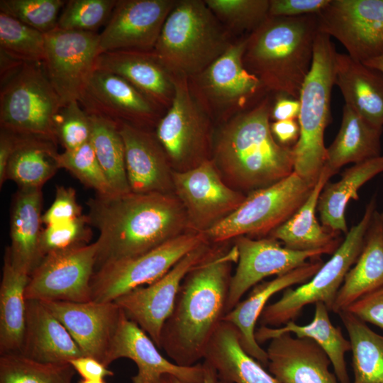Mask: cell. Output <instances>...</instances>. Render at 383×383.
<instances>
[{
    "mask_svg": "<svg viewBox=\"0 0 383 383\" xmlns=\"http://www.w3.org/2000/svg\"><path fill=\"white\" fill-rule=\"evenodd\" d=\"M87 204L89 224L99 233L94 272L190 231L185 209L174 194H96Z\"/></svg>",
    "mask_w": 383,
    "mask_h": 383,
    "instance_id": "1",
    "label": "cell"
},
{
    "mask_svg": "<svg viewBox=\"0 0 383 383\" xmlns=\"http://www.w3.org/2000/svg\"><path fill=\"white\" fill-rule=\"evenodd\" d=\"M238 260L235 245L228 250L218 248L184 278L160 338V349L174 363L190 367L204 360L226 314L232 265Z\"/></svg>",
    "mask_w": 383,
    "mask_h": 383,
    "instance_id": "2",
    "label": "cell"
},
{
    "mask_svg": "<svg viewBox=\"0 0 383 383\" xmlns=\"http://www.w3.org/2000/svg\"><path fill=\"white\" fill-rule=\"evenodd\" d=\"M271 98L221 123L212 141L211 160L231 188L250 193L294 172L293 147L279 144L270 130Z\"/></svg>",
    "mask_w": 383,
    "mask_h": 383,
    "instance_id": "3",
    "label": "cell"
},
{
    "mask_svg": "<svg viewBox=\"0 0 383 383\" xmlns=\"http://www.w3.org/2000/svg\"><path fill=\"white\" fill-rule=\"evenodd\" d=\"M318 33L317 14L268 16L246 37L244 66L267 92L299 99Z\"/></svg>",
    "mask_w": 383,
    "mask_h": 383,
    "instance_id": "4",
    "label": "cell"
},
{
    "mask_svg": "<svg viewBox=\"0 0 383 383\" xmlns=\"http://www.w3.org/2000/svg\"><path fill=\"white\" fill-rule=\"evenodd\" d=\"M233 43L231 33L204 0H177L153 52L174 76L192 77Z\"/></svg>",
    "mask_w": 383,
    "mask_h": 383,
    "instance_id": "5",
    "label": "cell"
},
{
    "mask_svg": "<svg viewBox=\"0 0 383 383\" xmlns=\"http://www.w3.org/2000/svg\"><path fill=\"white\" fill-rule=\"evenodd\" d=\"M336 50L331 37L318 31L310 71L300 92L299 137L293 147L294 172L314 185L325 166L324 133L331 121Z\"/></svg>",
    "mask_w": 383,
    "mask_h": 383,
    "instance_id": "6",
    "label": "cell"
},
{
    "mask_svg": "<svg viewBox=\"0 0 383 383\" xmlns=\"http://www.w3.org/2000/svg\"><path fill=\"white\" fill-rule=\"evenodd\" d=\"M376 210V200L373 197L367 204L360 221L348 231L331 257L322 265L310 280L294 289H284L279 300L265 307L259 318L261 326H279L295 321L303 309L311 304L322 302L330 311H332L345 275L361 252Z\"/></svg>",
    "mask_w": 383,
    "mask_h": 383,
    "instance_id": "7",
    "label": "cell"
},
{
    "mask_svg": "<svg viewBox=\"0 0 383 383\" xmlns=\"http://www.w3.org/2000/svg\"><path fill=\"white\" fill-rule=\"evenodd\" d=\"M62 106L43 63H24L1 80V128L57 143L55 118Z\"/></svg>",
    "mask_w": 383,
    "mask_h": 383,
    "instance_id": "8",
    "label": "cell"
},
{
    "mask_svg": "<svg viewBox=\"0 0 383 383\" xmlns=\"http://www.w3.org/2000/svg\"><path fill=\"white\" fill-rule=\"evenodd\" d=\"M246 37L230 47L199 74L189 78L190 89L211 120L222 123L257 104L267 91L244 66Z\"/></svg>",
    "mask_w": 383,
    "mask_h": 383,
    "instance_id": "9",
    "label": "cell"
},
{
    "mask_svg": "<svg viewBox=\"0 0 383 383\" xmlns=\"http://www.w3.org/2000/svg\"><path fill=\"white\" fill-rule=\"evenodd\" d=\"M314 185L294 172L271 186L249 193L235 211L204 234L213 243L239 236H268L297 211Z\"/></svg>",
    "mask_w": 383,
    "mask_h": 383,
    "instance_id": "10",
    "label": "cell"
},
{
    "mask_svg": "<svg viewBox=\"0 0 383 383\" xmlns=\"http://www.w3.org/2000/svg\"><path fill=\"white\" fill-rule=\"evenodd\" d=\"M170 107L156 125L155 135L176 172L211 159V119L193 95L187 77L174 76Z\"/></svg>",
    "mask_w": 383,
    "mask_h": 383,
    "instance_id": "11",
    "label": "cell"
},
{
    "mask_svg": "<svg viewBox=\"0 0 383 383\" xmlns=\"http://www.w3.org/2000/svg\"><path fill=\"white\" fill-rule=\"evenodd\" d=\"M205 243L209 242L204 233L187 231L144 254L100 267L91 281L92 301H114L131 290L157 281Z\"/></svg>",
    "mask_w": 383,
    "mask_h": 383,
    "instance_id": "12",
    "label": "cell"
},
{
    "mask_svg": "<svg viewBox=\"0 0 383 383\" xmlns=\"http://www.w3.org/2000/svg\"><path fill=\"white\" fill-rule=\"evenodd\" d=\"M97 252L96 242L50 252L30 274L26 299L40 301H92L91 281Z\"/></svg>",
    "mask_w": 383,
    "mask_h": 383,
    "instance_id": "13",
    "label": "cell"
},
{
    "mask_svg": "<svg viewBox=\"0 0 383 383\" xmlns=\"http://www.w3.org/2000/svg\"><path fill=\"white\" fill-rule=\"evenodd\" d=\"M172 179L190 231L204 233L235 211L247 196L225 182L211 159L187 171H173Z\"/></svg>",
    "mask_w": 383,
    "mask_h": 383,
    "instance_id": "14",
    "label": "cell"
},
{
    "mask_svg": "<svg viewBox=\"0 0 383 383\" xmlns=\"http://www.w3.org/2000/svg\"><path fill=\"white\" fill-rule=\"evenodd\" d=\"M210 243L197 247L157 281L131 290L114 302L128 318L143 329L160 349L162 327L174 308L181 284L196 265L215 252Z\"/></svg>",
    "mask_w": 383,
    "mask_h": 383,
    "instance_id": "15",
    "label": "cell"
},
{
    "mask_svg": "<svg viewBox=\"0 0 383 383\" xmlns=\"http://www.w3.org/2000/svg\"><path fill=\"white\" fill-rule=\"evenodd\" d=\"M318 23V31L340 41L353 60L383 55V0H330Z\"/></svg>",
    "mask_w": 383,
    "mask_h": 383,
    "instance_id": "16",
    "label": "cell"
},
{
    "mask_svg": "<svg viewBox=\"0 0 383 383\" xmlns=\"http://www.w3.org/2000/svg\"><path fill=\"white\" fill-rule=\"evenodd\" d=\"M45 37L47 77L63 105L77 101L100 54L99 35L56 27Z\"/></svg>",
    "mask_w": 383,
    "mask_h": 383,
    "instance_id": "17",
    "label": "cell"
},
{
    "mask_svg": "<svg viewBox=\"0 0 383 383\" xmlns=\"http://www.w3.org/2000/svg\"><path fill=\"white\" fill-rule=\"evenodd\" d=\"M77 101L89 115L147 130L156 126L162 111L123 78L98 70L89 75Z\"/></svg>",
    "mask_w": 383,
    "mask_h": 383,
    "instance_id": "18",
    "label": "cell"
},
{
    "mask_svg": "<svg viewBox=\"0 0 383 383\" xmlns=\"http://www.w3.org/2000/svg\"><path fill=\"white\" fill-rule=\"evenodd\" d=\"M234 245L238 251V260L231 278L226 313L264 278L287 273L311 260L328 254L324 250H292L268 236L259 238L239 236L235 238Z\"/></svg>",
    "mask_w": 383,
    "mask_h": 383,
    "instance_id": "19",
    "label": "cell"
},
{
    "mask_svg": "<svg viewBox=\"0 0 383 383\" xmlns=\"http://www.w3.org/2000/svg\"><path fill=\"white\" fill-rule=\"evenodd\" d=\"M177 0H117L99 35L100 53L152 51Z\"/></svg>",
    "mask_w": 383,
    "mask_h": 383,
    "instance_id": "20",
    "label": "cell"
},
{
    "mask_svg": "<svg viewBox=\"0 0 383 383\" xmlns=\"http://www.w3.org/2000/svg\"><path fill=\"white\" fill-rule=\"evenodd\" d=\"M150 336L122 311L113 336L109 356V365L120 358L132 360L137 373L132 383H162L164 377L171 374L182 383H204L203 363L185 367L163 357Z\"/></svg>",
    "mask_w": 383,
    "mask_h": 383,
    "instance_id": "21",
    "label": "cell"
},
{
    "mask_svg": "<svg viewBox=\"0 0 383 383\" xmlns=\"http://www.w3.org/2000/svg\"><path fill=\"white\" fill-rule=\"evenodd\" d=\"M42 302L67 328L83 356L109 366L111 343L122 311L114 301Z\"/></svg>",
    "mask_w": 383,
    "mask_h": 383,
    "instance_id": "22",
    "label": "cell"
},
{
    "mask_svg": "<svg viewBox=\"0 0 383 383\" xmlns=\"http://www.w3.org/2000/svg\"><path fill=\"white\" fill-rule=\"evenodd\" d=\"M118 128L131 192L174 194L173 170L155 133L126 123L118 125Z\"/></svg>",
    "mask_w": 383,
    "mask_h": 383,
    "instance_id": "23",
    "label": "cell"
},
{
    "mask_svg": "<svg viewBox=\"0 0 383 383\" xmlns=\"http://www.w3.org/2000/svg\"><path fill=\"white\" fill-rule=\"evenodd\" d=\"M266 351L268 372L281 383H340L328 356L312 339L284 333L270 340Z\"/></svg>",
    "mask_w": 383,
    "mask_h": 383,
    "instance_id": "24",
    "label": "cell"
},
{
    "mask_svg": "<svg viewBox=\"0 0 383 383\" xmlns=\"http://www.w3.org/2000/svg\"><path fill=\"white\" fill-rule=\"evenodd\" d=\"M94 70L116 74L135 87L161 110L173 101V74L152 51L116 50L100 53Z\"/></svg>",
    "mask_w": 383,
    "mask_h": 383,
    "instance_id": "25",
    "label": "cell"
},
{
    "mask_svg": "<svg viewBox=\"0 0 383 383\" xmlns=\"http://www.w3.org/2000/svg\"><path fill=\"white\" fill-rule=\"evenodd\" d=\"M323 262L320 258L311 260L304 265L287 273L278 275L270 281L255 286L249 296L226 313L223 321L233 324L238 331L243 349L264 367L268 365L265 350L256 341L255 326L267 306L268 300L276 293L310 279Z\"/></svg>",
    "mask_w": 383,
    "mask_h": 383,
    "instance_id": "26",
    "label": "cell"
},
{
    "mask_svg": "<svg viewBox=\"0 0 383 383\" xmlns=\"http://www.w3.org/2000/svg\"><path fill=\"white\" fill-rule=\"evenodd\" d=\"M45 363H70L83 356L64 325L38 300L26 299V327L20 353Z\"/></svg>",
    "mask_w": 383,
    "mask_h": 383,
    "instance_id": "27",
    "label": "cell"
},
{
    "mask_svg": "<svg viewBox=\"0 0 383 383\" xmlns=\"http://www.w3.org/2000/svg\"><path fill=\"white\" fill-rule=\"evenodd\" d=\"M42 204V188H19L11 210V245L6 251L13 265L29 276L43 259L40 250Z\"/></svg>",
    "mask_w": 383,
    "mask_h": 383,
    "instance_id": "28",
    "label": "cell"
},
{
    "mask_svg": "<svg viewBox=\"0 0 383 383\" xmlns=\"http://www.w3.org/2000/svg\"><path fill=\"white\" fill-rule=\"evenodd\" d=\"M335 84L346 105L370 123L383 128V73L355 60L348 54H335Z\"/></svg>",
    "mask_w": 383,
    "mask_h": 383,
    "instance_id": "29",
    "label": "cell"
},
{
    "mask_svg": "<svg viewBox=\"0 0 383 383\" xmlns=\"http://www.w3.org/2000/svg\"><path fill=\"white\" fill-rule=\"evenodd\" d=\"M324 166L310 194L297 211L268 237L281 242L284 247L299 251L324 250L333 254L342 243L338 233L321 225L316 218L320 194L332 177Z\"/></svg>",
    "mask_w": 383,
    "mask_h": 383,
    "instance_id": "30",
    "label": "cell"
},
{
    "mask_svg": "<svg viewBox=\"0 0 383 383\" xmlns=\"http://www.w3.org/2000/svg\"><path fill=\"white\" fill-rule=\"evenodd\" d=\"M238 331L223 321L206 350L203 361L216 371L219 381L226 383H281L241 347Z\"/></svg>",
    "mask_w": 383,
    "mask_h": 383,
    "instance_id": "31",
    "label": "cell"
},
{
    "mask_svg": "<svg viewBox=\"0 0 383 383\" xmlns=\"http://www.w3.org/2000/svg\"><path fill=\"white\" fill-rule=\"evenodd\" d=\"M383 286V222L376 210L361 252L345 275L332 308L339 313L365 294Z\"/></svg>",
    "mask_w": 383,
    "mask_h": 383,
    "instance_id": "32",
    "label": "cell"
},
{
    "mask_svg": "<svg viewBox=\"0 0 383 383\" xmlns=\"http://www.w3.org/2000/svg\"><path fill=\"white\" fill-rule=\"evenodd\" d=\"M329 312L323 303L318 302L315 304L313 318L309 323L299 325L294 321H290L278 328L261 326L255 332L256 341L260 345L284 333L312 339L328 356L340 383H350L345 354L350 351V343L344 337L341 328L333 325Z\"/></svg>",
    "mask_w": 383,
    "mask_h": 383,
    "instance_id": "33",
    "label": "cell"
},
{
    "mask_svg": "<svg viewBox=\"0 0 383 383\" xmlns=\"http://www.w3.org/2000/svg\"><path fill=\"white\" fill-rule=\"evenodd\" d=\"M383 172V155L354 164L341 178L326 183L318 201L317 211L321 224L328 231L346 235L348 232L345 211L349 201L357 200L358 190L366 182Z\"/></svg>",
    "mask_w": 383,
    "mask_h": 383,
    "instance_id": "34",
    "label": "cell"
},
{
    "mask_svg": "<svg viewBox=\"0 0 383 383\" xmlns=\"http://www.w3.org/2000/svg\"><path fill=\"white\" fill-rule=\"evenodd\" d=\"M382 131L345 104L338 133L327 148L325 166L334 175L347 164L380 156Z\"/></svg>",
    "mask_w": 383,
    "mask_h": 383,
    "instance_id": "35",
    "label": "cell"
},
{
    "mask_svg": "<svg viewBox=\"0 0 383 383\" xmlns=\"http://www.w3.org/2000/svg\"><path fill=\"white\" fill-rule=\"evenodd\" d=\"M14 147L6 179L19 188H42L59 169L56 142L43 137L13 133Z\"/></svg>",
    "mask_w": 383,
    "mask_h": 383,
    "instance_id": "36",
    "label": "cell"
},
{
    "mask_svg": "<svg viewBox=\"0 0 383 383\" xmlns=\"http://www.w3.org/2000/svg\"><path fill=\"white\" fill-rule=\"evenodd\" d=\"M29 275L15 267L6 251L0 286V354H20L26 314Z\"/></svg>",
    "mask_w": 383,
    "mask_h": 383,
    "instance_id": "37",
    "label": "cell"
},
{
    "mask_svg": "<svg viewBox=\"0 0 383 383\" xmlns=\"http://www.w3.org/2000/svg\"><path fill=\"white\" fill-rule=\"evenodd\" d=\"M338 314L350 343L353 383H383V335L347 310Z\"/></svg>",
    "mask_w": 383,
    "mask_h": 383,
    "instance_id": "38",
    "label": "cell"
},
{
    "mask_svg": "<svg viewBox=\"0 0 383 383\" xmlns=\"http://www.w3.org/2000/svg\"><path fill=\"white\" fill-rule=\"evenodd\" d=\"M89 116L91 125L90 142L113 193L131 192L126 175L124 144L118 126L106 118Z\"/></svg>",
    "mask_w": 383,
    "mask_h": 383,
    "instance_id": "39",
    "label": "cell"
},
{
    "mask_svg": "<svg viewBox=\"0 0 383 383\" xmlns=\"http://www.w3.org/2000/svg\"><path fill=\"white\" fill-rule=\"evenodd\" d=\"M70 363H45L21 354L0 356V383H72Z\"/></svg>",
    "mask_w": 383,
    "mask_h": 383,
    "instance_id": "40",
    "label": "cell"
},
{
    "mask_svg": "<svg viewBox=\"0 0 383 383\" xmlns=\"http://www.w3.org/2000/svg\"><path fill=\"white\" fill-rule=\"evenodd\" d=\"M0 50L24 63H43L45 33L0 12Z\"/></svg>",
    "mask_w": 383,
    "mask_h": 383,
    "instance_id": "41",
    "label": "cell"
},
{
    "mask_svg": "<svg viewBox=\"0 0 383 383\" xmlns=\"http://www.w3.org/2000/svg\"><path fill=\"white\" fill-rule=\"evenodd\" d=\"M231 33H250L268 18L270 0H204Z\"/></svg>",
    "mask_w": 383,
    "mask_h": 383,
    "instance_id": "42",
    "label": "cell"
},
{
    "mask_svg": "<svg viewBox=\"0 0 383 383\" xmlns=\"http://www.w3.org/2000/svg\"><path fill=\"white\" fill-rule=\"evenodd\" d=\"M57 162L59 169L67 170L84 185L94 189L96 194H115L90 141L75 150L59 153Z\"/></svg>",
    "mask_w": 383,
    "mask_h": 383,
    "instance_id": "43",
    "label": "cell"
},
{
    "mask_svg": "<svg viewBox=\"0 0 383 383\" xmlns=\"http://www.w3.org/2000/svg\"><path fill=\"white\" fill-rule=\"evenodd\" d=\"M63 0H1L0 12L46 33L57 27Z\"/></svg>",
    "mask_w": 383,
    "mask_h": 383,
    "instance_id": "44",
    "label": "cell"
},
{
    "mask_svg": "<svg viewBox=\"0 0 383 383\" xmlns=\"http://www.w3.org/2000/svg\"><path fill=\"white\" fill-rule=\"evenodd\" d=\"M117 0H70L66 1L57 27L63 30L95 32L108 21Z\"/></svg>",
    "mask_w": 383,
    "mask_h": 383,
    "instance_id": "45",
    "label": "cell"
},
{
    "mask_svg": "<svg viewBox=\"0 0 383 383\" xmlns=\"http://www.w3.org/2000/svg\"><path fill=\"white\" fill-rule=\"evenodd\" d=\"M55 134L66 151L75 150L90 141V118L78 101H72L61 107L55 118Z\"/></svg>",
    "mask_w": 383,
    "mask_h": 383,
    "instance_id": "46",
    "label": "cell"
},
{
    "mask_svg": "<svg viewBox=\"0 0 383 383\" xmlns=\"http://www.w3.org/2000/svg\"><path fill=\"white\" fill-rule=\"evenodd\" d=\"M90 226L87 216L84 214L70 221L46 226L40 237L43 258L52 252L87 245L91 238Z\"/></svg>",
    "mask_w": 383,
    "mask_h": 383,
    "instance_id": "47",
    "label": "cell"
},
{
    "mask_svg": "<svg viewBox=\"0 0 383 383\" xmlns=\"http://www.w3.org/2000/svg\"><path fill=\"white\" fill-rule=\"evenodd\" d=\"M82 214L75 190L72 187L58 186L55 199L42 216V223L48 226L72 221Z\"/></svg>",
    "mask_w": 383,
    "mask_h": 383,
    "instance_id": "48",
    "label": "cell"
},
{
    "mask_svg": "<svg viewBox=\"0 0 383 383\" xmlns=\"http://www.w3.org/2000/svg\"><path fill=\"white\" fill-rule=\"evenodd\" d=\"M330 0H270L268 16L297 17L320 13Z\"/></svg>",
    "mask_w": 383,
    "mask_h": 383,
    "instance_id": "49",
    "label": "cell"
},
{
    "mask_svg": "<svg viewBox=\"0 0 383 383\" xmlns=\"http://www.w3.org/2000/svg\"><path fill=\"white\" fill-rule=\"evenodd\" d=\"M345 310L383 330V286L362 296Z\"/></svg>",
    "mask_w": 383,
    "mask_h": 383,
    "instance_id": "50",
    "label": "cell"
},
{
    "mask_svg": "<svg viewBox=\"0 0 383 383\" xmlns=\"http://www.w3.org/2000/svg\"><path fill=\"white\" fill-rule=\"evenodd\" d=\"M70 363L82 379L104 380L106 377L114 375L109 367L91 357L81 356L72 360Z\"/></svg>",
    "mask_w": 383,
    "mask_h": 383,
    "instance_id": "51",
    "label": "cell"
},
{
    "mask_svg": "<svg viewBox=\"0 0 383 383\" xmlns=\"http://www.w3.org/2000/svg\"><path fill=\"white\" fill-rule=\"evenodd\" d=\"M270 130L276 141L286 147H294L299 137V125L297 119L273 121Z\"/></svg>",
    "mask_w": 383,
    "mask_h": 383,
    "instance_id": "52",
    "label": "cell"
},
{
    "mask_svg": "<svg viewBox=\"0 0 383 383\" xmlns=\"http://www.w3.org/2000/svg\"><path fill=\"white\" fill-rule=\"evenodd\" d=\"M300 112V101L286 95L278 94L272 103L270 119L274 121L297 119Z\"/></svg>",
    "mask_w": 383,
    "mask_h": 383,
    "instance_id": "53",
    "label": "cell"
},
{
    "mask_svg": "<svg viewBox=\"0 0 383 383\" xmlns=\"http://www.w3.org/2000/svg\"><path fill=\"white\" fill-rule=\"evenodd\" d=\"M14 147L13 133L4 128L0 132V185L6 180V170L9 161Z\"/></svg>",
    "mask_w": 383,
    "mask_h": 383,
    "instance_id": "54",
    "label": "cell"
},
{
    "mask_svg": "<svg viewBox=\"0 0 383 383\" xmlns=\"http://www.w3.org/2000/svg\"><path fill=\"white\" fill-rule=\"evenodd\" d=\"M204 369V383H218L219 379L217 376L215 369L206 361H203ZM162 383H182L176 377L167 374L164 377Z\"/></svg>",
    "mask_w": 383,
    "mask_h": 383,
    "instance_id": "55",
    "label": "cell"
},
{
    "mask_svg": "<svg viewBox=\"0 0 383 383\" xmlns=\"http://www.w3.org/2000/svg\"><path fill=\"white\" fill-rule=\"evenodd\" d=\"M362 63L371 67L375 68L383 73V55Z\"/></svg>",
    "mask_w": 383,
    "mask_h": 383,
    "instance_id": "56",
    "label": "cell"
},
{
    "mask_svg": "<svg viewBox=\"0 0 383 383\" xmlns=\"http://www.w3.org/2000/svg\"><path fill=\"white\" fill-rule=\"evenodd\" d=\"M78 383H107L105 380H85L81 379Z\"/></svg>",
    "mask_w": 383,
    "mask_h": 383,
    "instance_id": "57",
    "label": "cell"
},
{
    "mask_svg": "<svg viewBox=\"0 0 383 383\" xmlns=\"http://www.w3.org/2000/svg\"><path fill=\"white\" fill-rule=\"evenodd\" d=\"M379 217H380V219L382 220V221L383 222V211L379 213Z\"/></svg>",
    "mask_w": 383,
    "mask_h": 383,
    "instance_id": "58",
    "label": "cell"
},
{
    "mask_svg": "<svg viewBox=\"0 0 383 383\" xmlns=\"http://www.w3.org/2000/svg\"><path fill=\"white\" fill-rule=\"evenodd\" d=\"M218 383H226V382H221V381H219Z\"/></svg>",
    "mask_w": 383,
    "mask_h": 383,
    "instance_id": "59",
    "label": "cell"
}]
</instances>
